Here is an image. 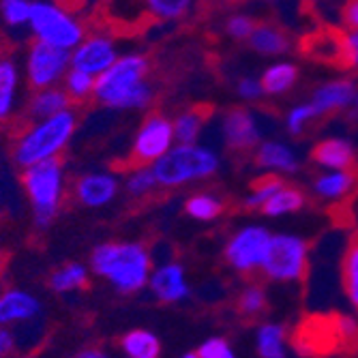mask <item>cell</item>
<instances>
[{
  "label": "cell",
  "mask_w": 358,
  "mask_h": 358,
  "mask_svg": "<svg viewBox=\"0 0 358 358\" xmlns=\"http://www.w3.org/2000/svg\"><path fill=\"white\" fill-rule=\"evenodd\" d=\"M150 62L144 54L134 52L118 56L103 73L94 78L92 96L96 103L110 110H144L152 103L155 96V90L146 80Z\"/></svg>",
  "instance_id": "obj_1"
},
{
  "label": "cell",
  "mask_w": 358,
  "mask_h": 358,
  "mask_svg": "<svg viewBox=\"0 0 358 358\" xmlns=\"http://www.w3.org/2000/svg\"><path fill=\"white\" fill-rule=\"evenodd\" d=\"M90 271L106 279L118 294H136L148 285L152 257L142 243H103L90 253Z\"/></svg>",
  "instance_id": "obj_2"
},
{
  "label": "cell",
  "mask_w": 358,
  "mask_h": 358,
  "mask_svg": "<svg viewBox=\"0 0 358 358\" xmlns=\"http://www.w3.org/2000/svg\"><path fill=\"white\" fill-rule=\"evenodd\" d=\"M292 345L303 356L356 354L358 324L339 313L307 315L292 333Z\"/></svg>",
  "instance_id": "obj_3"
},
{
  "label": "cell",
  "mask_w": 358,
  "mask_h": 358,
  "mask_svg": "<svg viewBox=\"0 0 358 358\" xmlns=\"http://www.w3.org/2000/svg\"><path fill=\"white\" fill-rule=\"evenodd\" d=\"M78 116L76 112L62 110L54 116L32 120V124L17 138L13 146V161L24 170L45 159L60 157L76 136Z\"/></svg>",
  "instance_id": "obj_4"
},
{
  "label": "cell",
  "mask_w": 358,
  "mask_h": 358,
  "mask_svg": "<svg viewBox=\"0 0 358 358\" xmlns=\"http://www.w3.org/2000/svg\"><path fill=\"white\" fill-rule=\"evenodd\" d=\"M22 187L32 208L37 230H48L56 221L64 200V166L58 157L24 168Z\"/></svg>",
  "instance_id": "obj_5"
},
{
  "label": "cell",
  "mask_w": 358,
  "mask_h": 358,
  "mask_svg": "<svg viewBox=\"0 0 358 358\" xmlns=\"http://www.w3.org/2000/svg\"><path fill=\"white\" fill-rule=\"evenodd\" d=\"M150 170L164 189H176L195 180H206L219 170V157L206 146L200 144H178L157 161L150 164Z\"/></svg>",
  "instance_id": "obj_6"
},
{
  "label": "cell",
  "mask_w": 358,
  "mask_h": 358,
  "mask_svg": "<svg viewBox=\"0 0 358 358\" xmlns=\"http://www.w3.org/2000/svg\"><path fill=\"white\" fill-rule=\"evenodd\" d=\"M26 28L35 35L37 41L62 50H73L86 37L84 24L73 13L54 3V0H32L30 20Z\"/></svg>",
  "instance_id": "obj_7"
},
{
  "label": "cell",
  "mask_w": 358,
  "mask_h": 358,
  "mask_svg": "<svg viewBox=\"0 0 358 358\" xmlns=\"http://www.w3.org/2000/svg\"><path fill=\"white\" fill-rule=\"evenodd\" d=\"M69 69H71V50H62L37 39L28 48L24 71L30 88L41 90L50 86H58Z\"/></svg>",
  "instance_id": "obj_8"
},
{
  "label": "cell",
  "mask_w": 358,
  "mask_h": 358,
  "mask_svg": "<svg viewBox=\"0 0 358 358\" xmlns=\"http://www.w3.org/2000/svg\"><path fill=\"white\" fill-rule=\"evenodd\" d=\"M262 271L277 281H296L307 273V245L296 236H271Z\"/></svg>",
  "instance_id": "obj_9"
},
{
  "label": "cell",
  "mask_w": 358,
  "mask_h": 358,
  "mask_svg": "<svg viewBox=\"0 0 358 358\" xmlns=\"http://www.w3.org/2000/svg\"><path fill=\"white\" fill-rule=\"evenodd\" d=\"M172 146H174L172 120H168L161 114H150L136 134L131 146V161L136 166H150L152 161L164 157Z\"/></svg>",
  "instance_id": "obj_10"
},
{
  "label": "cell",
  "mask_w": 358,
  "mask_h": 358,
  "mask_svg": "<svg viewBox=\"0 0 358 358\" xmlns=\"http://www.w3.org/2000/svg\"><path fill=\"white\" fill-rule=\"evenodd\" d=\"M268 243H271V234L264 227L249 225L230 238V243L225 247V259L238 273H253L257 268H262Z\"/></svg>",
  "instance_id": "obj_11"
},
{
  "label": "cell",
  "mask_w": 358,
  "mask_h": 358,
  "mask_svg": "<svg viewBox=\"0 0 358 358\" xmlns=\"http://www.w3.org/2000/svg\"><path fill=\"white\" fill-rule=\"evenodd\" d=\"M348 32L333 28V26H322L301 41V50L307 58L320 60L324 64H331L337 69H350L348 62V43H345Z\"/></svg>",
  "instance_id": "obj_12"
},
{
  "label": "cell",
  "mask_w": 358,
  "mask_h": 358,
  "mask_svg": "<svg viewBox=\"0 0 358 358\" xmlns=\"http://www.w3.org/2000/svg\"><path fill=\"white\" fill-rule=\"evenodd\" d=\"M118 56L120 54H118L114 39L106 35H90V37H84L71 50V67L96 78L99 73H103Z\"/></svg>",
  "instance_id": "obj_13"
},
{
  "label": "cell",
  "mask_w": 358,
  "mask_h": 358,
  "mask_svg": "<svg viewBox=\"0 0 358 358\" xmlns=\"http://www.w3.org/2000/svg\"><path fill=\"white\" fill-rule=\"evenodd\" d=\"M120 180L112 172H86L73 185L76 200L86 208H103L116 200Z\"/></svg>",
  "instance_id": "obj_14"
},
{
  "label": "cell",
  "mask_w": 358,
  "mask_h": 358,
  "mask_svg": "<svg viewBox=\"0 0 358 358\" xmlns=\"http://www.w3.org/2000/svg\"><path fill=\"white\" fill-rule=\"evenodd\" d=\"M43 313L41 301L28 289L11 287L0 292V327H20L35 322Z\"/></svg>",
  "instance_id": "obj_15"
},
{
  "label": "cell",
  "mask_w": 358,
  "mask_h": 358,
  "mask_svg": "<svg viewBox=\"0 0 358 358\" xmlns=\"http://www.w3.org/2000/svg\"><path fill=\"white\" fill-rule=\"evenodd\" d=\"M148 287L161 303H180L189 296V285L180 264L168 262L152 268L148 277Z\"/></svg>",
  "instance_id": "obj_16"
},
{
  "label": "cell",
  "mask_w": 358,
  "mask_h": 358,
  "mask_svg": "<svg viewBox=\"0 0 358 358\" xmlns=\"http://www.w3.org/2000/svg\"><path fill=\"white\" fill-rule=\"evenodd\" d=\"M223 136L225 144L236 152H245L257 144V129L255 120L247 110L234 108L223 118Z\"/></svg>",
  "instance_id": "obj_17"
},
{
  "label": "cell",
  "mask_w": 358,
  "mask_h": 358,
  "mask_svg": "<svg viewBox=\"0 0 358 358\" xmlns=\"http://www.w3.org/2000/svg\"><path fill=\"white\" fill-rule=\"evenodd\" d=\"M311 157L315 164L327 166L331 170H350V172H358V164H356V155L354 148L345 142V140H324L320 142L313 150Z\"/></svg>",
  "instance_id": "obj_18"
},
{
  "label": "cell",
  "mask_w": 358,
  "mask_h": 358,
  "mask_svg": "<svg viewBox=\"0 0 358 358\" xmlns=\"http://www.w3.org/2000/svg\"><path fill=\"white\" fill-rule=\"evenodd\" d=\"M22 73L17 69L15 60L0 58V122H5L13 116L17 106Z\"/></svg>",
  "instance_id": "obj_19"
},
{
  "label": "cell",
  "mask_w": 358,
  "mask_h": 358,
  "mask_svg": "<svg viewBox=\"0 0 358 358\" xmlns=\"http://www.w3.org/2000/svg\"><path fill=\"white\" fill-rule=\"evenodd\" d=\"M69 108H71V96L67 94V90L60 86H50V88H41L35 92V96H32L28 106V114L32 120H39V118L54 116L62 110H69Z\"/></svg>",
  "instance_id": "obj_20"
},
{
  "label": "cell",
  "mask_w": 358,
  "mask_h": 358,
  "mask_svg": "<svg viewBox=\"0 0 358 358\" xmlns=\"http://www.w3.org/2000/svg\"><path fill=\"white\" fill-rule=\"evenodd\" d=\"M356 94V88L352 82H331L327 86H322L315 96H313V108L317 112V118L329 114L333 110H339V108H345L352 103Z\"/></svg>",
  "instance_id": "obj_21"
},
{
  "label": "cell",
  "mask_w": 358,
  "mask_h": 358,
  "mask_svg": "<svg viewBox=\"0 0 358 358\" xmlns=\"http://www.w3.org/2000/svg\"><path fill=\"white\" fill-rule=\"evenodd\" d=\"M88 277H90L88 266L80 262H69L52 273L50 287L56 294H71V292H80L88 285Z\"/></svg>",
  "instance_id": "obj_22"
},
{
  "label": "cell",
  "mask_w": 358,
  "mask_h": 358,
  "mask_svg": "<svg viewBox=\"0 0 358 358\" xmlns=\"http://www.w3.org/2000/svg\"><path fill=\"white\" fill-rule=\"evenodd\" d=\"M120 350L129 358H157L161 354V341L155 333L138 329L120 339Z\"/></svg>",
  "instance_id": "obj_23"
},
{
  "label": "cell",
  "mask_w": 358,
  "mask_h": 358,
  "mask_svg": "<svg viewBox=\"0 0 358 358\" xmlns=\"http://www.w3.org/2000/svg\"><path fill=\"white\" fill-rule=\"evenodd\" d=\"M356 180H358V172L337 170L333 174H324L315 180V193L329 200H343L354 189Z\"/></svg>",
  "instance_id": "obj_24"
},
{
  "label": "cell",
  "mask_w": 358,
  "mask_h": 358,
  "mask_svg": "<svg viewBox=\"0 0 358 358\" xmlns=\"http://www.w3.org/2000/svg\"><path fill=\"white\" fill-rule=\"evenodd\" d=\"M249 43L253 50L262 54H281L289 48V39L279 26L273 24H262L255 26L253 32L249 35Z\"/></svg>",
  "instance_id": "obj_25"
},
{
  "label": "cell",
  "mask_w": 358,
  "mask_h": 358,
  "mask_svg": "<svg viewBox=\"0 0 358 358\" xmlns=\"http://www.w3.org/2000/svg\"><path fill=\"white\" fill-rule=\"evenodd\" d=\"M208 118V110L204 108H195V110H187L182 114H178L172 120V129H174V142L178 144H193L200 138L202 127Z\"/></svg>",
  "instance_id": "obj_26"
},
{
  "label": "cell",
  "mask_w": 358,
  "mask_h": 358,
  "mask_svg": "<svg viewBox=\"0 0 358 358\" xmlns=\"http://www.w3.org/2000/svg\"><path fill=\"white\" fill-rule=\"evenodd\" d=\"M341 277H343V289L358 311V230L350 236L348 249L343 253V264H341Z\"/></svg>",
  "instance_id": "obj_27"
},
{
  "label": "cell",
  "mask_w": 358,
  "mask_h": 358,
  "mask_svg": "<svg viewBox=\"0 0 358 358\" xmlns=\"http://www.w3.org/2000/svg\"><path fill=\"white\" fill-rule=\"evenodd\" d=\"M305 206V195L294 189V187H279L271 198L259 206L264 215L268 217H279L285 213H296Z\"/></svg>",
  "instance_id": "obj_28"
},
{
  "label": "cell",
  "mask_w": 358,
  "mask_h": 358,
  "mask_svg": "<svg viewBox=\"0 0 358 358\" xmlns=\"http://www.w3.org/2000/svg\"><path fill=\"white\" fill-rule=\"evenodd\" d=\"M255 164L262 166V168L279 170V172H294L299 168L294 155H292L285 146L275 144V142H266V144H262L257 148Z\"/></svg>",
  "instance_id": "obj_29"
},
{
  "label": "cell",
  "mask_w": 358,
  "mask_h": 358,
  "mask_svg": "<svg viewBox=\"0 0 358 358\" xmlns=\"http://www.w3.org/2000/svg\"><path fill=\"white\" fill-rule=\"evenodd\" d=\"M195 3L198 0H144V7L155 20L174 22L189 15Z\"/></svg>",
  "instance_id": "obj_30"
},
{
  "label": "cell",
  "mask_w": 358,
  "mask_h": 358,
  "mask_svg": "<svg viewBox=\"0 0 358 358\" xmlns=\"http://www.w3.org/2000/svg\"><path fill=\"white\" fill-rule=\"evenodd\" d=\"M185 210L198 221H213L223 213V202L213 193H195L185 202Z\"/></svg>",
  "instance_id": "obj_31"
},
{
  "label": "cell",
  "mask_w": 358,
  "mask_h": 358,
  "mask_svg": "<svg viewBox=\"0 0 358 358\" xmlns=\"http://www.w3.org/2000/svg\"><path fill=\"white\" fill-rule=\"evenodd\" d=\"M122 187H124L127 195H131V198H146V195H150L159 187V182H157L150 166H136L127 174Z\"/></svg>",
  "instance_id": "obj_32"
},
{
  "label": "cell",
  "mask_w": 358,
  "mask_h": 358,
  "mask_svg": "<svg viewBox=\"0 0 358 358\" xmlns=\"http://www.w3.org/2000/svg\"><path fill=\"white\" fill-rule=\"evenodd\" d=\"M285 331L283 327H275V324H266L257 331V354L264 358H281L285 354Z\"/></svg>",
  "instance_id": "obj_33"
},
{
  "label": "cell",
  "mask_w": 358,
  "mask_h": 358,
  "mask_svg": "<svg viewBox=\"0 0 358 358\" xmlns=\"http://www.w3.org/2000/svg\"><path fill=\"white\" fill-rule=\"evenodd\" d=\"M294 82H296V67L281 62V64H273V67H268L266 73L262 76V82H259V84H262V90L264 92L275 94V92L287 90Z\"/></svg>",
  "instance_id": "obj_34"
},
{
  "label": "cell",
  "mask_w": 358,
  "mask_h": 358,
  "mask_svg": "<svg viewBox=\"0 0 358 358\" xmlns=\"http://www.w3.org/2000/svg\"><path fill=\"white\" fill-rule=\"evenodd\" d=\"M62 88L67 90L71 101H86L94 92V76L71 67L62 80Z\"/></svg>",
  "instance_id": "obj_35"
},
{
  "label": "cell",
  "mask_w": 358,
  "mask_h": 358,
  "mask_svg": "<svg viewBox=\"0 0 358 358\" xmlns=\"http://www.w3.org/2000/svg\"><path fill=\"white\" fill-rule=\"evenodd\" d=\"M32 0H0V15L11 28H26L30 20Z\"/></svg>",
  "instance_id": "obj_36"
},
{
  "label": "cell",
  "mask_w": 358,
  "mask_h": 358,
  "mask_svg": "<svg viewBox=\"0 0 358 358\" xmlns=\"http://www.w3.org/2000/svg\"><path fill=\"white\" fill-rule=\"evenodd\" d=\"M279 187H283V182H281V178H277L275 174H266V176H259L255 182H253V187H251V195L247 198V206L249 208H259L262 206L271 195L279 189Z\"/></svg>",
  "instance_id": "obj_37"
},
{
  "label": "cell",
  "mask_w": 358,
  "mask_h": 358,
  "mask_svg": "<svg viewBox=\"0 0 358 358\" xmlns=\"http://www.w3.org/2000/svg\"><path fill=\"white\" fill-rule=\"evenodd\" d=\"M189 356H191V358H232L234 352H232L230 343H227L225 339H221V337H210V339H206L195 352L187 354V358H189Z\"/></svg>",
  "instance_id": "obj_38"
},
{
  "label": "cell",
  "mask_w": 358,
  "mask_h": 358,
  "mask_svg": "<svg viewBox=\"0 0 358 358\" xmlns=\"http://www.w3.org/2000/svg\"><path fill=\"white\" fill-rule=\"evenodd\" d=\"M238 309L243 315H259L266 309V296L259 287H247L241 294Z\"/></svg>",
  "instance_id": "obj_39"
},
{
  "label": "cell",
  "mask_w": 358,
  "mask_h": 358,
  "mask_svg": "<svg viewBox=\"0 0 358 358\" xmlns=\"http://www.w3.org/2000/svg\"><path fill=\"white\" fill-rule=\"evenodd\" d=\"M315 118H317V112H315L313 103L294 108V110L289 112V116H287V129H289V134L299 136L303 129H305V124L311 122V120H315Z\"/></svg>",
  "instance_id": "obj_40"
},
{
  "label": "cell",
  "mask_w": 358,
  "mask_h": 358,
  "mask_svg": "<svg viewBox=\"0 0 358 358\" xmlns=\"http://www.w3.org/2000/svg\"><path fill=\"white\" fill-rule=\"evenodd\" d=\"M253 28H255V24H253V20L247 17V15H234V17L227 20V26H225L227 35L234 37V39H249V35L253 32Z\"/></svg>",
  "instance_id": "obj_41"
},
{
  "label": "cell",
  "mask_w": 358,
  "mask_h": 358,
  "mask_svg": "<svg viewBox=\"0 0 358 358\" xmlns=\"http://www.w3.org/2000/svg\"><path fill=\"white\" fill-rule=\"evenodd\" d=\"M17 352V337L9 327H0V358Z\"/></svg>",
  "instance_id": "obj_42"
},
{
  "label": "cell",
  "mask_w": 358,
  "mask_h": 358,
  "mask_svg": "<svg viewBox=\"0 0 358 358\" xmlns=\"http://www.w3.org/2000/svg\"><path fill=\"white\" fill-rule=\"evenodd\" d=\"M341 22L348 30H358V0H345Z\"/></svg>",
  "instance_id": "obj_43"
},
{
  "label": "cell",
  "mask_w": 358,
  "mask_h": 358,
  "mask_svg": "<svg viewBox=\"0 0 358 358\" xmlns=\"http://www.w3.org/2000/svg\"><path fill=\"white\" fill-rule=\"evenodd\" d=\"M238 92H241V96H245V99H257V96L262 94L264 90H262V84H259L257 80L245 78V80L238 82Z\"/></svg>",
  "instance_id": "obj_44"
},
{
  "label": "cell",
  "mask_w": 358,
  "mask_h": 358,
  "mask_svg": "<svg viewBox=\"0 0 358 358\" xmlns=\"http://www.w3.org/2000/svg\"><path fill=\"white\" fill-rule=\"evenodd\" d=\"M345 43H348V62H350V67H358V30L348 32Z\"/></svg>",
  "instance_id": "obj_45"
},
{
  "label": "cell",
  "mask_w": 358,
  "mask_h": 358,
  "mask_svg": "<svg viewBox=\"0 0 358 358\" xmlns=\"http://www.w3.org/2000/svg\"><path fill=\"white\" fill-rule=\"evenodd\" d=\"M78 356H80V358H103L106 352H103V350H82Z\"/></svg>",
  "instance_id": "obj_46"
},
{
  "label": "cell",
  "mask_w": 358,
  "mask_h": 358,
  "mask_svg": "<svg viewBox=\"0 0 358 358\" xmlns=\"http://www.w3.org/2000/svg\"><path fill=\"white\" fill-rule=\"evenodd\" d=\"M352 103H354V112L358 114V94H354V99H352Z\"/></svg>",
  "instance_id": "obj_47"
}]
</instances>
